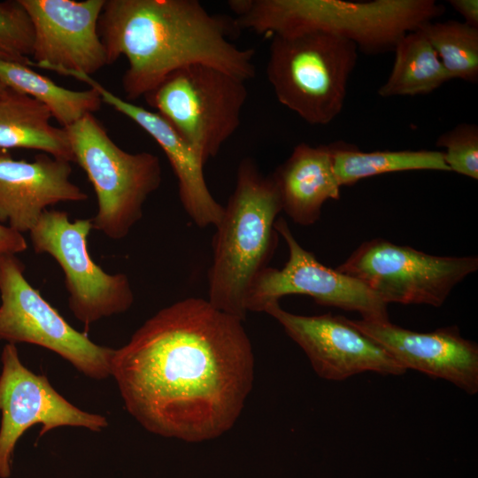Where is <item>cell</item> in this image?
<instances>
[{"label":"cell","instance_id":"cell-27","mask_svg":"<svg viewBox=\"0 0 478 478\" xmlns=\"http://www.w3.org/2000/svg\"><path fill=\"white\" fill-rule=\"evenodd\" d=\"M449 4L459 12L466 24L478 28L477 0H450Z\"/></svg>","mask_w":478,"mask_h":478},{"label":"cell","instance_id":"cell-20","mask_svg":"<svg viewBox=\"0 0 478 478\" xmlns=\"http://www.w3.org/2000/svg\"><path fill=\"white\" fill-rule=\"evenodd\" d=\"M393 52V66L378 89L380 96L426 95L451 80L420 27L405 35Z\"/></svg>","mask_w":478,"mask_h":478},{"label":"cell","instance_id":"cell-1","mask_svg":"<svg viewBox=\"0 0 478 478\" xmlns=\"http://www.w3.org/2000/svg\"><path fill=\"white\" fill-rule=\"evenodd\" d=\"M243 321L199 297L148 319L112 359L111 376L130 415L150 433L188 443L228 431L254 381Z\"/></svg>","mask_w":478,"mask_h":478},{"label":"cell","instance_id":"cell-6","mask_svg":"<svg viewBox=\"0 0 478 478\" xmlns=\"http://www.w3.org/2000/svg\"><path fill=\"white\" fill-rule=\"evenodd\" d=\"M66 130L74 162L86 173L97 199L93 228L112 240L126 237L162 182L158 158L120 148L92 113Z\"/></svg>","mask_w":478,"mask_h":478},{"label":"cell","instance_id":"cell-28","mask_svg":"<svg viewBox=\"0 0 478 478\" xmlns=\"http://www.w3.org/2000/svg\"><path fill=\"white\" fill-rule=\"evenodd\" d=\"M5 89H6V86H4V85L0 81V95L4 91Z\"/></svg>","mask_w":478,"mask_h":478},{"label":"cell","instance_id":"cell-4","mask_svg":"<svg viewBox=\"0 0 478 478\" xmlns=\"http://www.w3.org/2000/svg\"><path fill=\"white\" fill-rule=\"evenodd\" d=\"M281 211L273 175H263L252 159H243L212 239L207 300L214 307L244 320L250 289L276 250L274 225Z\"/></svg>","mask_w":478,"mask_h":478},{"label":"cell","instance_id":"cell-9","mask_svg":"<svg viewBox=\"0 0 478 478\" xmlns=\"http://www.w3.org/2000/svg\"><path fill=\"white\" fill-rule=\"evenodd\" d=\"M0 341L48 349L85 376H111L114 349L92 342L74 329L24 276L16 256L0 259Z\"/></svg>","mask_w":478,"mask_h":478},{"label":"cell","instance_id":"cell-19","mask_svg":"<svg viewBox=\"0 0 478 478\" xmlns=\"http://www.w3.org/2000/svg\"><path fill=\"white\" fill-rule=\"evenodd\" d=\"M51 117L44 104L6 87L0 95V149L36 150L74 161L66 130L52 126Z\"/></svg>","mask_w":478,"mask_h":478},{"label":"cell","instance_id":"cell-24","mask_svg":"<svg viewBox=\"0 0 478 478\" xmlns=\"http://www.w3.org/2000/svg\"><path fill=\"white\" fill-rule=\"evenodd\" d=\"M35 30L19 0L0 2V52L13 62L29 65Z\"/></svg>","mask_w":478,"mask_h":478},{"label":"cell","instance_id":"cell-25","mask_svg":"<svg viewBox=\"0 0 478 478\" xmlns=\"http://www.w3.org/2000/svg\"><path fill=\"white\" fill-rule=\"evenodd\" d=\"M436 145L445 149L443 160L450 172L478 180V127L461 123L442 134Z\"/></svg>","mask_w":478,"mask_h":478},{"label":"cell","instance_id":"cell-12","mask_svg":"<svg viewBox=\"0 0 478 478\" xmlns=\"http://www.w3.org/2000/svg\"><path fill=\"white\" fill-rule=\"evenodd\" d=\"M274 227L286 242L288 261L281 269L267 266L259 274L246 299L247 312H264L288 295H305L321 305L357 312L362 320H389L384 302L358 280L319 262L296 240L285 219L277 218Z\"/></svg>","mask_w":478,"mask_h":478},{"label":"cell","instance_id":"cell-22","mask_svg":"<svg viewBox=\"0 0 478 478\" xmlns=\"http://www.w3.org/2000/svg\"><path fill=\"white\" fill-rule=\"evenodd\" d=\"M335 175L341 186L387 173L435 170L450 172L443 151L437 150H375L365 152L342 142L332 143Z\"/></svg>","mask_w":478,"mask_h":478},{"label":"cell","instance_id":"cell-8","mask_svg":"<svg viewBox=\"0 0 478 478\" xmlns=\"http://www.w3.org/2000/svg\"><path fill=\"white\" fill-rule=\"evenodd\" d=\"M478 269V258L442 257L374 238L360 244L335 270L351 276L386 305L440 307L453 288Z\"/></svg>","mask_w":478,"mask_h":478},{"label":"cell","instance_id":"cell-2","mask_svg":"<svg viewBox=\"0 0 478 478\" xmlns=\"http://www.w3.org/2000/svg\"><path fill=\"white\" fill-rule=\"evenodd\" d=\"M235 30L232 19L211 14L197 0H105L98 19L108 63L127 60L122 89L128 102L189 65L252 79L255 50L230 42Z\"/></svg>","mask_w":478,"mask_h":478},{"label":"cell","instance_id":"cell-18","mask_svg":"<svg viewBox=\"0 0 478 478\" xmlns=\"http://www.w3.org/2000/svg\"><path fill=\"white\" fill-rule=\"evenodd\" d=\"M272 175L282 211L296 224H314L320 217L324 203L340 198L342 186L334 173L331 144H297Z\"/></svg>","mask_w":478,"mask_h":478},{"label":"cell","instance_id":"cell-7","mask_svg":"<svg viewBox=\"0 0 478 478\" xmlns=\"http://www.w3.org/2000/svg\"><path fill=\"white\" fill-rule=\"evenodd\" d=\"M245 82L213 66L194 64L169 74L144 98L205 164L240 126L248 97Z\"/></svg>","mask_w":478,"mask_h":478},{"label":"cell","instance_id":"cell-5","mask_svg":"<svg viewBox=\"0 0 478 478\" xmlns=\"http://www.w3.org/2000/svg\"><path fill=\"white\" fill-rule=\"evenodd\" d=\"M266 77L278 101L311 125H328L342 112L357 45L319 30L271 36Z\"/></svg>","mask_w":478,"mask_h":478},{"label":"cell","instance_id":"cell-11","mask_svg":"<svg viewBox=\"0 0 478 478\" xmlns=\"http://www.w3.org/2000/svg\"><path fill=\"white\" fill-rule=\"evenodd\" d=\"M0 374V477L12 474L15 446L31 427L42 425L39 437L59 427L100 432L108 426L100 414L83 411L66 400L47 376L25 366L14 343L4 345Z\"/></svg>","mask_w":478,"mask_h":478},{"label":"cell","instance_id":"cell-15","mask_svg":"<svg viewBox=\"0 0 478 478\" xmlns=\"http://www.w3.org/2000/svg\"><path fill=\"white\" fill-rule=\"evenodd\" d=\"M406 371L445 380L469 395L478 392V345L464 338L457 326L420 333L388 321L349 320Z\"/></svg>","mask_w":478,"mask_h":478},{"label":"cell","instance_id":"cell-16","mask_svg":"<svg viewBox=\"0 0 478 478\" xmlns=\"http://www.w3.org/2000/svg\"><path fill=\"white\" fill-rule=\"evenodd\" d=\"M71 162L39 153L35 160L15 159L0 149V222L29 232L46 208L80 202L88 195L71 181Z\"/></svg>","mask_w":478,"mask_h":478},{"label":"cell","instance_id":"cell-21","mask_svg":"<svg viewBox=\"0 0 478 478\" xmlns=\"http://www.w3.org/2000/svg\"><path fill=\"white\" fill-rule=\"evenodd\" d=\"M0 81L44 104L53 118L67 127L87 114L98 111L102 99L92 88L72 90L57 85L30 66L0 58Z\"/></svg>","mask_w":478,"mask_h":478},{"label":"cell","instance_id":"cell-29","mask_svg":"<svg viewBox=\"0 0 478 478\" xmlns=\"http://www.w3.org/2000/svg\"><path fill=\"white\" fill-rule=\"evenodd\" d=\"M0 58L4 60H9L6 56H4L3 53L0 52ZM11 61V60H9Z\"/></svg>","mask_w":478,"mask_h":478},{"label":"cell","instance_id":"cell-3","mask_svg":"<svg viewBox=\"0 0 478 478\" xmlns=\"http://www.w3.org/2000/svg\"><path fill=\"white\" fill-rule=\"evenodd\" d=\"M228 5L237 30L265 36L324 31L354 42L367 55L393 51L405 35L445 12L434 0H232Z\"/></svg>","mask_w":478,"mask_h":478},{"label":"cell","instance_id":"cell-17","mask_svg":"<svg viewBox=\"0 0 478 478\" xmlns=\"http://www.w3.org/2000/svg\"><path fill=\"white\" fill-rule=\"evenodd\" d=\"M66 76L75 78L96 89L102 102L132 120L158 143L177 178L181 203L197 227H216L219 224L224 207L208 189L204 173V163L160 114L120 98L92 76L73 71L66 72Z\"/></svg>","mask_w":478,"mask_h":478},{"label":"cell","instance_id":"cell-13","mask_svg":"<svg viewBox=\"0 0 478 478\" xmlns=\"http://www.w3.org/2000/svg\"><path fill=\"white\" fill-rule=\"evenodd\" d=\"M264 312L280 323L323 379L343 381L364 372L382 375H402L406 372L384 348L343 316L294 314L282 309L279 302L268 305Z\"/></svg>","mask_w":478,"mask_h":478},{"label":"cell","instance_id":"cell-26","mask_svg":"<svg viewBox=\"0 0 478 478\" xmlns=\"http://www.w3.org/2000/svg\"><path fill=\"white\" fill-rule=\"evenodd\" d=\"M27 249L23 234L0 222V259L16 256Z\"/></svg>","mask_w":478,"mask_h":478},{"label":"cell","instance_id":"cell-10","mask_svg":"<svg viewBox=\"0 0 478 478\" xmlns=\"http://www.w3.org/2000/svg\"><path fill=\"white\" fill-rule=\"evenodd\" d=\"M92 219L71 221L62 211H44L29 231L36 253L51 256L65 275L68 306L88 328L103 318L130 309L134 293L125 274H108L96 264L88 249Z\"/></svg>","mask_w":478,"mask_h":478},{"label":"cell","instance_id":"cell-23","mask_svg":"<svg viewBox=\"0 0 478 478\" xmlns=\"http://www.w3.org/2000/svg\"><path fill=\"white\" fill-rule=\"evenodd\" d=\"M450 79L478 81V28L465 22H427L420 27Z\"/></svg>","mask_w":478,"mask_h":478},{"label":"cell","instance_id":"cell-14","mask_svg":"<svg viewBox=\"0 0 478 478\" xmlns=\"http://www.w3.org/2000/svg\"><path fill=\"white\" fill-rule=\"evenodd\" d=\"M28 12L35 42L28 66L91 76L109 65L98 33L105 0H19Z\"/></svg>","mask_w":478,"mask_h":478}]
</instances>
